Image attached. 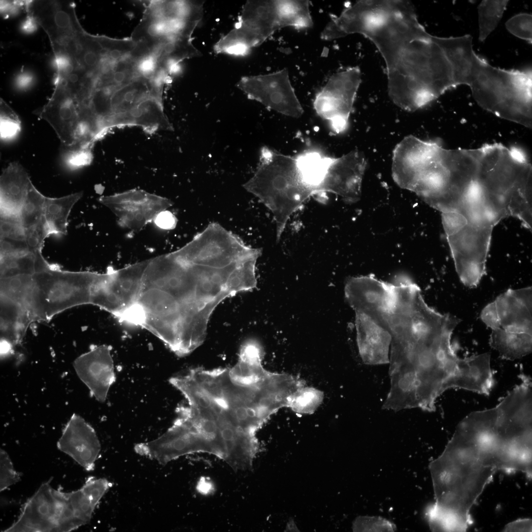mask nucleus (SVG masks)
Segmentation results:
<instances>
[{
    "label": "nucleus",
    "instance_id": "obj_39",
    "mask_svg": "<svg viewBox=\"0 0 532 532\" xmlns=\"http://www.w3.org/2000/svg\"><path fill=\"white\" fill-rule=\"evenodd\" d=\"M507 31L513 35L532 42V15L527 13L516 14L505 23Z\"/></svg>",
    "mask_w": 532,
    "mask_h": 532
},
{
    "label": "nucleus",
    "instance_id": "obj_46",
    "mask_svg": "<svg viewBox=\"0 0 532 532\" xmlns=\"http://www.w3.org/2000/svg\"><path fill=\"white\" fill-rule=\"evenodd\" d=\"M138 74L145 78L150 79L159 67L156 57L152 54L136 62Z\"/></svg>",
    "mask_w": 532,
    "mask_h": 532
},
{
    "label": "nucleus",
    "instance_id": "obj_5",
    "mask_svg": "<svg viewBox=\"0 0 532 532\" xmlns=\"http://www.w3.org/2000/svg\"><path fill=\"white\" fill-rule=\"evenodd\" d=\"M42 483L23 505L17 520L5 532H67L90 522L100 501L112 486L104 478L89 477L79 489L64 492Z\"/></svg>",
    "mask_w": 532,
    "mask_h": 532
},
{
    "label": "nucleus",
    "instance_id": "obj_27",
    "mask_svg": "<svg viewBox=\"0 0 532 532\" xmlns=\"http://www.w3.org/2000/svg\"><path fill=\"white\" fill-rule=\"evenodd\" d=\"M490 344L503 359L514 360L531 353L532 335L508 332L497 328L492 330Z\"/></svg>",
    "mask_w": 532,
    "mask_h": 532
},
{
    "label": "nucleus",
    "instance_id": "obj_35",
    "mask_svg": "<svg viewBox=\"0 0 532 532\" xmlns=\"http://www.w3.org/2000/svg\"><path fill=\"white\" fill-rule=\"evenodd\" d=\"M46 197L31 182L19 213V219L25 231L35 225L43 217Z\"/></svg>",
    "mask_w": 532,
    "mask_h": 532
},
{
    "label": "nucleus",
    "instance_id": "obj_11",
    "mask_svg": "<svg viewBox=\"0 0 532 532\" xmlns=\"http://www.w3.org/2000/svg\"><path fill=\"white\" fill-rule=\"evenodd\" d=\"M171 254L186 263L223 266L260 257L262 250L246 245L236 235L220 224L212 223Z\"/></svg>",
    "mask_w": 532,
    "mask_h": 532
},
{
    "label": "nucleus",
    "instance_id": "obj_36",
    "mask_svg": "<svg viewBox=\"0 0 532 532\" xmlns=\"http://www.w3.org/2000/svg\"><path fill=\"white\" fill-rule=\"evenodd\" d=\"M21 122L18 115L1 98L0 101V135L1 140H11L21 131Z\"/></svg>",
    "mask_w": 532,
    "mask_h": 532
},
{
    "label": "nucleus",
    "instance_id": "obj_17",
    "mask_svg": "<svg viewBox=\"0 0 532 532\" xmlns=\"http://www.w3.org/2000/svg\"><path fill=\"white\" fill-rule=\"evenodd\" d=\"M99 200L113 213L121 226L133 231L140 230L172 205L167 198L137 189L103 196Z\"/></svg>",
    "mask_w": 532,
    "mask_h": 532
},
{
    "label": "nucleus",
    "instance_id": "obj_26",
    "mask_svg": "<svg viewBox=\"0 0 532 532\" xmlns=\"http://www.w3.org/2000/svg\"><path fill=\"white\" fill-rule=\"evenodd\" d=\"M149 260L112 270L114 281L125 308L135 303L143 289V278Z\"/></svg>",
    "mask_w": 532,
    "mask_h": 532
},
{
    "label": "nucleus",
    "instance_id": "obj_3",
    "mask_svg": "<svg viewBox=\"0 0 532 532\" xmlns=\"http://www.w3.org/2000/svg\"><path fill=\"white\" fill-rule=\"evenodd\" d=\"M461 320L445 314L417 324L393 338L390 345V389L386 401L404 408L436 398L463 373L462 358L451 344Z\"/></svg>",
    "mask_w": 532,
    "mask_h": 532
},
{
    "label": "nucleus",
    "instance_id": "obj_21",
    "mask_svg": "<svg viewBox=\"0 0 532 532\" xmlns=\"http://www.w3.org/2000/svg\"><path fill=\"white\" fill-rule=\"evenodd\" d=\"M57 447L86 471H93L100 455V444L93 427L78 415L73 414L63 430Z\"/></svg>",
    "mask_w": 532,
    "mask_h": 532
},
{
    "label": "nucleus",
    "instance_id": "obj_24",
    "mask_svg": "<svg viewBox=\"0 0 532 532\" xmlns=\"http://www.w3.org/2000/svg\"><path fill=\"white\" fill-rule=\"evenodd\" d=\"M32 181L25 168L11 163L0 177V212L19 215Z\"/></svg>",
    "mask_w": 532,
    "mask_h": 532
},
{
    "label": "nucleus",
    "instance_id": "obj_18",
    "mask_svg": "<svg viewBox=\"0 0 532 532\" xmlns=\"http://www.w3.org/2000/svg\"><path fill=\"white\" fill-rule=\"evenodd\" d=\"M367 162L363 153L354 150L332 158L317 194H334L347 202H356L361 195L362 181Z\"/></svg>",
    "mask_w": 532,
    "mask_h": 532
},
{
    "label": "nucleus",
    "instance_id": "obj_34",
    "mask_svg": "<svg viewBox=\"0 0 532 532\" xmlns=\"http://www.w3.org/2000/svg\"><path fill=\"white\" fill-rule=\"evenodd\" d=\"M80 50L77 57L78 65L96 78L104 51L95 35L86 32L80 39Z\"/></svg>",
    "mask_w": 532,
    "mask_h": 532
},
{
    "label": "nucleus",
    "instance_id": "obj_43",
    "mask_svg": "<svg viewBox=\"0 0 532 532\" xmlns=\"http://www.w3.org/2000/svg\"><path fill=\"white\" fill-rule=\"evenodd\" d=\"M96 38L104 51L117 52L125 55L130 54L135 45L131 38L116 39L105 36H96Z\"/></svg>",
    "mask_w": 532,
    "mask_h": 532
},
{
    "label": "nucleus",
    "instance_id": "obj_31",
    "mask_svg": "<svg viewBox=\"0 0 532 532\" xmlns=\"http://www.w3.org/2000/svg\"><path fill=\"white\" fill-rule=\"evenodd\" d=\"M0 295L20 303L29 312L34 322L33 275L21 274L0 278Z\"/></svg>",
    "mask_w": 532,
    "mask_h": 532
},
{
    "label": "nucleus",
    "instance_id": "obj_42",
    "mask_svg": "<svg viewBox=\"0 0 532 532\" xmlns=\"http://www.w3.org/2000/svg\"><path fill=\"white\" fill-rule=\"evenodd\" d=\"M355 531L393 532L395 525L388 520L380 517H360L354 525Z\"/></svg>",
    "mask_w": 532,
    "mask_h": 532
},
{
    "label": "nucleus",
    "instance_id": "obj_41",
    "mask_svg": "<svg viewBox=\"0 0 532 532\" xmlns=\"http://www.w3.org/2000/svg\"><path fill=\"white\" fill-rule=\"evenodd\" d=\"M0 492L21 480V474L14 469L8 455L2 449L0 452Z\"/></svg>",
    "mask_w": 532,
    "mask_h": 532
},
{
    "label": "nucleus",
    "instance_id": "obj_25",
    "mask_svg": "<svg viewBox=\"0 0 532 532\" xmlns=\"http://www.w3.org/2000/svg\"><path fill=\"white\" fill-rule=\"evenodd\" d=\"M33 321L29 312L19 303L0 295L1 353L9 352L23 338Z\"/></svg>",
    "mask_w": 532,
    "mask_h": 532
},
{
    "label": "nucleus",
    "instance_id": "obj_12",
    "mask_svg": "<svg viewBox=\"0 0 532 532\" xmlns=\"http://www.w3.org/2000/svg\"><path fill=\"white\" fill-rule=\"evenodd\" d=\"M28 14L48 35L55 56L76 61L81 37L86 31L77 18L73 2L35 0L26 3Z\"/></svg>",
    "mask_w": 532,
    "mask_h": 532
},
{
    "label": "nucleus",
    "instance_id": "obj_1",
    "mask_svg": "<svg viewBox=\"0 0 532 532\" xmlns=\"http://www.w3.org/2000/svg\"><path fill=\"white\" fill-rule=\"evenodd\" d=\"M331 27L338 38L358 33L374 44L386 65L389 96L402 110L416 111L455 88L441 37L426 31L410 1L358 0Z\"/></svg>",
    "mask_w": 532,
    "mask_h": 532
},
{
    "label": "nucleus",
    "instance_id": "obj_50",
    "mask_svg": "<svg viewBox=\"0 0 532 532\" xmlns=\"http://www.w3.org/2000/svg\"><path fill=\"white\" fill-rule=\"evenodd\" d=\"M37 24V23L33 18L31 15L29 14L22 25V29L27 33L33 32L36 30V26Z\"/></svg>",
    "mask_w": 532,
    "mask_h": 532
},
{
    "label": "nucleus",
    "instance_id": "obj_37",
    "mask_svg": "<svg viewBox=\"0 0 532 532\" xmlns=\"http://www.w3.org/2000/svg\"><path fill=\"white\" fill-rule=\"evenodd\" d=\"M323 399V394L313 388L304 387L296 396L291 409L299 413H312Z\"/></svg>",
    "mask_w": 532,
    "mask_h": 532
},
{
    "label": "nucleus",
    "instance_id": "obj_44",
    "mask_svg": "<svg viewBox=\"0 0 532 532\" xmlns=\"http://www.w3.org/2000/svg\"><path fill=\"white\" fill-rule=\"evenodd\" d=\"M92 148L77 147L66 154L65 161L69 166L80 167L90 165L93 160Z\"/></svg>",
    "mask_w": 532,
    "mask_h": 532
},
{
    "label": "nucleus",
    "instance_id": "obj_2",
    "mask_svg": "<svg viewBox=\"0 0 532 532\" xmlns=\"http://www.w3.org/2000/svg\"><path fill=\"white\" fill-rule=\"evenodd\" d=\"M430 468L436 499L428 510L431 520L440 531L466 532L471 508L496 472L521 471L523 465L493 424L470 413Z\"/></svg>",
    "mask_w": 532,
    "mask_h": 532
},
{
    "label": "nucleus",
    "instance_id": "obj_29",
    "mask_svg": "<svg viewBox=\"0 0 532 532\" xmlns=\"http://www.w3.org/2000/svg\"><path fill=\"white\" fill-rule=\"evenodd\" d=\"M90 304L99 306L116 317L125 309L114 281L112 271L100 273L92 288Z\"/></svg>",
    "mask_w": 532,
    "mask_h": 532
},
{
    "label": "nucleus",
    "instance_id": "obj_28",
    "mask_svg": "<svg viewBox=\"0 0 532 532\" xmlns=\"http://www.w3.org/2000/svg\"><path fill=\"white\" fill-rule=\"evenodd\" d=\"M82 195L79 192L58 198L46 197L43 216L51 234H67L69 215Z\"/></svg>",
    "mask_w": 532,
    "mask_h": 532
},
{
    "label": "nucleus",
    "instance_id": "obj_6",
    "mask_svg": "<svg viewBox=\"0 0 532 532\" xmlns=\"http://www.w3.org/2000/svg\"><path fill=\"white\" fill-rule=\"evenodd\" d=\"M455 162V149L408 135L393 151L392 177L400 188L440 211L452 195Z\"/></svg>",
    "mask_w": 532,
    "mask_h": 532
},
{
    "label": "nucleus",
    "instance_id": "obj_4",
    "mask_svg": "<svg viewBox=\"0 0 532 532\" xmlns=\"http://www.w3.org/2000/svg\"><path fill=\"white\" fill-rule=\"evenodd\" d=\"M443 48L455 86H468L483 109L500 115L515 107L526 94L531 81L529 70L492 66L474 51L470 35L445 37Z\"/></svg>",
    "mask_w": 532,
    "mask_h": 532
},
{
    "label": "nucleus",
    "instance_id": "obj_33",
    "mask_svg": "<svg viewBox=\"0 0 532 532\" xmlns=\"http://www.w3.org/2000/svg\"><path fill=\"white\" fill-rule=\"evenodd\" d=\"M509 2L507 0H483L477 7L479 40L484 42L497 27Z\"/></svg>",
    "mask_w": 532,
    "mask_h": 532
},
{
    "label": "nucleus",
    "instance_id": "obj_47",
    "mask_svg": "<svg viewBox=\"0 0 532 532\" xmlns=\"http://www.w3.org/2000/svg\"><path fill=\"white\" fill-rule=\"evenodd\" d=\"M154 220L158 226L167 230L174 228L177 222L175 216L167 210L159 213Z\"/></svg>",
    "mask_w": 532,
    "mask_h": 532
},
{
    "label": "nucleus",
    "instance_id": "obj_38",
    "mask_svg": "<svg viewBox=\"0 0 532 532\" xmlns=\"http://www.w3.org/2000/svg\"><path fill=\"white\" fill-rule=\"evenodd\" d=\"M26 241L30 252L42 256V249L45 238L51 233L44 216L34 226L25 231Z\"/></svg>",
    "mask_w": 532,
    "mask_h": 532
},
{
    "label": "nucleus",
    "instance_id": "obj_19",
    "mask_svg": "<svg viewBox=\"0 0 532 532\" xmlns=\"http://www.w3.org/2000/svg\"><path fill=\"white\" fill-rule=\"evenodd\" d=\"M73 366L92 395L99 401L104 402L115 381L110 347L106 345L94 347L77 357Z\"/></svg>",
    "mask_w": 532,
    "mask_h": 532
},
{
    "label": "nucleus",
    "instance_id": "obj_8",
    "mask_svg": "<svg viewBox=\"0 0 532 532\" xmlns=\"http://www.w3.org/2000/svg\"><path fill=\"white\" fill-rule=\"evenodd\" d=\"M243 187L272 212L277 242L292 215L315 195L302 181L296 158L266 147L261 149L259 166Z\"/></svg>",
    "mask_w": 532,
    "mask_h": 532
},
{
    "label": "nucleus",
    "instance_id": "obj_10",
    "mask_svg": "<svg viewBox=\"0 0 532 532\" xmlns=\"http://www.w3.org/2000/svg\"><path fill=\"white\" fill-rule=\"evenodd\" d=\"M100 273L69 271L52 266L33 275L35 321H47L69 308L90 304L92 288Z\"/></svg>",
    "mask_w": 532,
    "mask_h": 532
},
{
    "label": "nucleus",
    "instance_id": "obj_22",
    "mask_svg": "<svg viewBox=\"0 0 532 532\" xmlns=\"http://www.w3.org/2000/svg\"><path fill=\"white\" fill-rule=\"evenodd\" d=\"M163 90L150 79L139 76L116 89L111 97L113 128L134 126L133 113L142 101L151 98L162 99Z\"/></svg>",
    "mask_w": 532,
    "mask_h": 532
},
{
    "label": "nucleus",
    "instance_id": "obj_30",
    "mask_svg": "<svg viewBox=\"0 0 532 532\" xmlns=\"http://www.w3.org/2000/svg\"><path fill=\"white\" fill-rule=\"evenodd\" d=\"M299 171L303 182L317 194L332 158L315 151L304 152L296 157Z\"/></svg>",
    "mask_w": 532,
    "mask_h": 532
},
{
    "label": "nucleus",
    "instance_id": "obj_14",
    "mask_svg": "<svg viewBox=\"0 0 532 532\" xmlns=\"http://www.w3.org/2000/svg\"><path fill=\"white\" fill-rule=\"evenodd\" d=\"M361 76L358 66L335 73L316 96L313 105L316 113L329 121L337 133L347 128Z\"/></svg>",
    "mask_w": 532,
    "mask_h": 532
},
{
    "label": "nucleus",
    "instance_id": "obj_7",
    "mask_svg": "<svg viewBox=\"0 0 532 532\" xmlns=\"http://www.w3.org/2000/svg\"><path fill=\"white\" fill-rule=\"evenodd\" d=\"M150 287L162 289L175 299L181 307L184 324L208 323L221 297L220 290L198 267L171 253L149 260L143 289Z\"/></svg>",
    "mask_w": 532,
    "mask_h": 532
},
{
    "label": "nucleus",
    "instance_id": "obj_13",
    "mask_svg": "<svg viewBox=\"0 0 532 532\" xmlns=\"http://www.w3.org/2000/svg\"><path fill=\"white\" fill-rule=\"evenodd\" d=\"M137 302L144 313L142 327L157 336L177 356L182 357L183 316L177 302L168 293L153 287L143 289Z\"/></svg>",
    "mask_w": 532,
    "mask_h": 532
},
{
    "label": "nucleus",
    "instance_id": "obj_45",
    "mask_svg": "<svg viewBox=\"0 0 532 532\" xmlns=\"http://www.w3.org/2000/svg\"><path fill=\"white\" fill-rule=\"evenodd\" d=\"M30 252L25 240L0 238V257L20 255Z\"/></svg>",
    "mask_w": 532,
    "mask_h": 532
},
{
    "label": "nucleus",
    "instance_id": "obj_48",
    "mask_svg": "<svg viewBox=\"0 0 532 532\" xmlns=\"http://www.w3.org/2000/svg\"><path fill=\"white\" fill-rule=\"evenodd\" d=\"M532 530V521L530 519H519L508 524L505 527L506 532H530Z\"/></svg>",
    "mask_w": 532,
    "mask_h": 532
},
{
    "label": "nucleus",
    "instance_id": "obj_16",
    "mask_svg": "<svg viewBox=\"0 0 532 532\" xmlns=\"http://www.w3.org/2000/svg\"><path fill=\"white\" fill-rule=\"evenodd\" d=\"M532 290L508 289L483 309L481 320L491 330L532 335Z\"/></svg>",
    "mask_w": 532,
    "mask_h": 532
},
{
    "label": "nucleus",
    "instance_id": "obj_23",
    "mask_svg": "<svg viewBox=\"0 0 532 532\" xmlns=\"http://www.w3.org/2000/svg\"><path fill=\"white\" fill-rule=\"evenodd\" d=\"M355 313L357 344L364 363L370 365L389 363L391 342L389 332L367 315Z\"/></svg>",
    "mask_w": 532,
    "mask_h": 532
},
{
    "label": "nucleus",
    "instance_id": "obj_9",
    "mask_svg": "<svg viewBox=\"0 0 532 532\" xmlns=\"http://www.w3.org/2000/svg\"><path fill=\"white\" fill-rule=\"evenodd\" d=\"M308 0H248L235 27L215 44L217 53L243 55L276 31L286 27L311 28Z\"/></svg>",
    "mask_w": 532,
    "mask_h": 532
},
{
    "label": "nucleus",
    "instance_id": "obj_32",
    "mask_svg": "<svg viewBox=\"0 0 532 532\" xmlns=\"http://www.w3.org/2000/svg\"><path fill=\"white\" fill-rule=\"evenodd\" d=\"M52 266L43 256L38 257L31 252L0 257V278L21 274L33 275Z\"/></svg>",
    "mask_w": 532,
    "mask_h": 532
},
{
    "label": "nucleus",
    "instance_id": "obj_20",
    "mask_svg": "<svg viewBox=\"0 0 532 532\" xmlns=\"http://www.w3.org/2000/svg\"><path fill=\"white\" fill-rule=\"evenodd\" d=\"M55 86L47 102L34 113L52 127L64 145H76L78 123L77 104L62 83L55 80Z\"/></svg>",
    "mask_w": 532,
    "mask_h": 532
},
{
    "label": "nucleus",
    "instance_id": "obj_40",
    "mask_svg": "<svg viewBox=\"0 0 532 532\" xmlns=\"http://www.w3.org/2000/svg\"><path fill=\"white\" fill-rule=\"evenodd\" d=\"M0 238L26 240L25 230L19 215L0 212Z\"/></svg>",
    "mask_w": 532,
    "mask_h": 532
},
{
    "label": "nucleus",
    "instance_id": "obj_15",
    "mask_svg": "<svg viewBox=\"0 0 532 532\" xmlns=\"http://www.w3.org/2000/svg\"><path fill=\"white\" fill-rule=\"evenodd\" d=\"M237 86L248 98L277 112L294 118L303 114L286 68L266 74L243 77Z\"/></svg>",
    "mask_w": 532,
    "mask_h": 532
},
{
    "label": "nucleus",
    "instance_id": "obj_49",
    "mask_svg": "<svg viewBox=\"0 0 532 532\" xmlns=\"http://www.w3.org/2000/svg\"><path fill=\"white\" fill-rule=\"evenodd\" d=\"M33 77L32 74L27 72L19 73L16 78L15 85L20 90H25L29 89L33 84Z\"/></svg>",
    "mask_w": 532,
    "mask_h": 532
}]
</instances>
